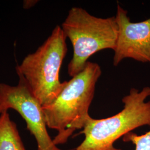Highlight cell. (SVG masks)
<instances>
[{
  "label": "cell",
  "instance_id": "6da1fadb",
  "mask_svg": "<svg viewBox=\"0 0 150 150\" xmlns=\"http://www.w3.org/2000/svg\"><path fill=\"white\" fill-rule=\"evenodd\" d=\"M101 74L99 64L88 61L83 70L66 81L54 102L42 107L47 127L58 131L53 139L56 146L65 144L75 131L85 126L90 116L88 110Z\"/></svg>",
  "mask_w": 150,
  "mask_h": 150
},
{
  "label": "cell",
  "instance_id": "7a4b0ae2",
  "mask_svg": "<svg viewBox=\"0 0 150 150\" xmlns=\"http://www.w3.org/2000/svg\"><path fill=\"white\" fill-rule=\"evenodd\" d=\"M150 87L141 91L132 88L123 97L121 111L111 117L95 119L91 116L80 134L85 139L73 150H122L114 143L125 134L144 126H150Z\"/></svg>",
  "mask_w": 150,
  "mask_h": 150
},
{
  "label": "cell",
  "instance_id": "3957f363",
  "mask_svg": "<svg viewBox=\"0 0 150 150\" xmlns=\"http://www.w3.org/2000/svg\"><path fill=\"white\" fill-rule=\"evenodd\" d=\"M66 38L56 26L45 42L16 66L17 74L23 76L42 107L54 102L65 85L66 81L59 80V71L67 52Z\"/></svg>",
  "mask_w": 150,
  "mask_h": 150
},
{
  "label": "cell",
  "instance_id": "277c9868",
  "mask_svg": "<svg viewBox=\"0 0 150 150\" xmlns=\"http://www.w3.org/2000/svg\"><path fill=\"white\" fill-rule=\"evenodd\" d=\"M61 28L74 48L73 57L67 67L71 77L83 70L93 54L105 49L113 50L118 38L115 16L97 17L79 7L71 8Z\"/></svg>",
  "mask_w": 150,
  "mask_h": 150
},
{
  "label": "cell",
  "instance_id": "5b68a950",
  "mask_svg": "<svg viewBox=\"0 0 150 150\" xmlns=\"http://www.w3.org/2000/svg\"><path fill=\"white\" fill-rule=\"evenodd\" d=\"M16 86L0 83V104L3 111L13 109L25 120L27 128L34 136L38 150H62L54 144L47 129L42 106L32 93L20 74Z\"/></svg>",
  "mask_w": 150,
  "mask_h": 150
},
{
  "label": "cell",
  "instance_id": "8992f818",
  "mask_svg": "<svg viewBox=\"0 0 150 150\" xmlns=\"http://www.w3.org/2000/svg\"><path fill=\"white\" fill-rule=\"evenodd\" d=\"M115 17L118 34L113 50V65L117 66L127 58L150 64V18L143 21L132 22L127 11L119 4Z\"/></svg>",
  "mask_w": 150,
  "mask_h": 150
},
{
  "label": "cell",
  "instance_id": "52a82bcc",
  "mask_svg": "<svg viewBox=\"0 0 150 150\" xmlns=\"http://www.w3.org/2000/svg\"><path fill=\"white\" fill-rule=\"evenodd\" d=\"M0 150H26L7 110L0 113Z\"/></svg>",
  "mask_w": 150,
  "mask_h": 150
},
{
  "label": "cell",
  "instance_id": "ba28073f",
  "mask_svg": "<svg viewBox=\"0 0 150 150\" xmlns=\"http://www.w3.org/2000/svg\"><path fill=\"white\" fill-rule=\"evenodd\" d=\"M122 140L134 145V150H150V129L141 135L129 132L123 136Z\"/></svg>",
  "mask_w": 150,
  "mask_h": 150
},
{
  "label": "cell",
  "instance_id": "9c48e42d",
  "mask_svg": "<svg viewBox=\"0 0 150 150\" xmlns=\"http://www.w3.org/2000/svg\"><path fill=\"white\" fill-rule=\"evenodd\" d=\"M3 111V110H2V106H1V105H0V113L2 112Z\"/></svg>",
  "mask_w": 150,
  "mask_h": 150
}]
</instances>
